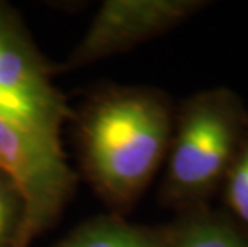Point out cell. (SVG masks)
Here are the masks:
<instances>
[{"label":"cell","mask_w":248,"mask_h":247,"mask_svg":"<svg viewBox=\"0 0 248 247\" xmlns=\"http://www.w3.org/2000/svg\"><path fill=\"white\" fill-rule=\"evenodd\" d=\"M223 212L248 234V132L221 186Z\"/></svg>","instance_id":"7"},{"label":"cell","mask_w":248,"mask_h":247,"mask_svg":"<svg viewBox=\"0 0 248 247\" xmlns=\"http://www.w3.org/2000/svg\"><path fill=\"white\" fill-rule=\"evenodd\" d=\"M24 222V199L16 183L0 169V247H16Z\"/></svg>","instance_id":"8"},{"label":"cell","mask_w":248,"mask_h":247,"mask_svg":"<svg viewBox=\"0 0 248 247\" xmlns=\"http://www.w3.org/2000/svg\"><path fill=\"white\" fill-rule=\"evenodd\" d=\"M21 15L0 2V169L24 199L16 247H31L58 223L77 186L62 148L72 108Z\"/></svg>","instance_id":"1"},{"label":"cell","mask_w":248,"mask_h":247,"mask_svg":"<svg viewBox=\"0 0 248 247\" xmlns=\"http://www.w3.org/2000/svg\"><path fill=\"white\" fill-rule=\"evenodd\" d=\"M163 247H248V234L212 206L179 214L162 225Z\"/></svg>","instance_id":"5"},{"label":"cell","mask_w":248,"mask_h":247,"mask_svg":"<svg viewBox=\"0 0 248 247\" xmlns=\"http://www.w3.org/2000/svg\"><path fill=\"white\" fill-rule=\"evenodd\" d=\"M51 247H163V231L162 225L146 227L108 212L77 225Z\"/></svg>","instance_id":"6"},{"label":"cell","mask_w":248,"mask_h":247,"mask_svg":"<svg viewBox=\"0 0 248 247\" xmlns=\"http://www.w3.org/2000/svg\"><path fill=\"white\" fill-rule=\"evenodd\" d=\"M208 5L205 0H106L56 71L71 72L167 34Z\"/></svg>","instance_id":"4"},{"label":"cell","mask_w":248,"mask_h":247,"mask_svg":"<svg viewBox=\"0 0 248 247\" xmlns=\"http://www.w3.org/2000/svg\"><path fill=\"white\" fill-rule=\"evenodd\" d=\"M248 132L244 99L228 87L195 92L175 108L159 202L176 212L208 207Z\"/></svg>","instance_id":"3"},{"label":"cell","mask_w":248,"mask_h":247,"mask_svg":"<svg viewBox=\"0 0 248 247\" xmlns=\"http://www.w3.org/2000/svg\"><path fill=\"white\" fill-rule=\"evenodd\" d=\"M175 108L160 88L106 83L72 109L80 175L109 214L125 217L165 164Z\"/></svg>","instance_id":"2"}]
</instances>
